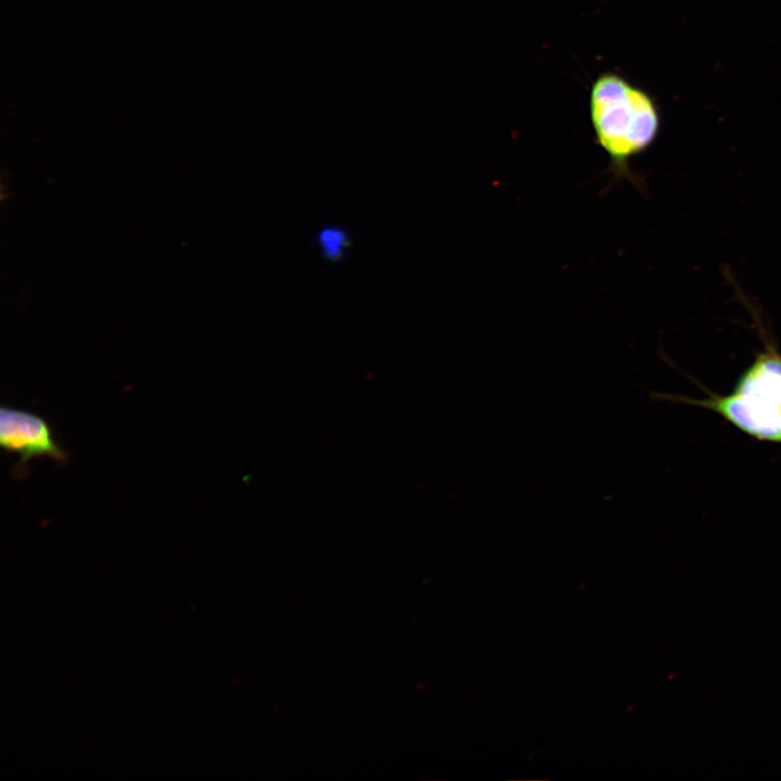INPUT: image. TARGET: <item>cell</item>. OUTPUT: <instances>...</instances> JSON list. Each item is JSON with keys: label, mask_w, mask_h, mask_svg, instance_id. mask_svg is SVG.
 I'll return each instance as SVG.
<instances>
[{"label": "cell", "mask_w": 781, "mask_h": 781, "mask_svg": "<svg viewBox=\"0 0 781 781\" xmlns=\"http://www.w3.org/2000/svg\"><path fill=\"white\" fill-rule=\"evenodd\" d=\"M589 115L594 139L617 175L628 174L630 158L654 142L661 127L654 99L612 71L601 73L593 80Z\"/></svg>", "instance_id": "1"}, {"label": "cell", "mask_w": 781, "mask_h": 781, "mask_svg": "<svg viewBox=\"0 0 781 781\" xmlns=\"http://www.w3.org/2000/svg\"><path fill=\"white\" fill-rule=\"evenodd\" d=\"M764 349L726 395L705 398L666 396L669 400L710 410L746 435L781 445V353L761 325Z\"/></svg>", "instance_id": "2"}, {"label": "cell", "mask_w": 781, "mask_h": 781, "mask_svg": "<svg viewBox=\"0 0 781 781\" xmlns=\"http://www.w3.org/2000/svg\"><path fill=\"white\" fill-rule=\"evenodd\" d=\"M0 445L5 451L20 456L18 470L33 458L49 457L60 463L68 460L44 418L10 406L0 409Z\"/></svg>", "instance_id": "3"}, {"label": "cell", "mask_w": 781, "mask_h": 781, "mask_svg": "<svg viewBox=\"0 0 781 781\" xmlns=\"http://www.w3.org/2000/svg\"><path fill=\"white\" fill-rule=\"evenodd\" d=\"M347 243L346 234L338 229L329 228L319 234V244L330 260H338Z\"/></svg>", "instance_id": "4"}]
</instances>
